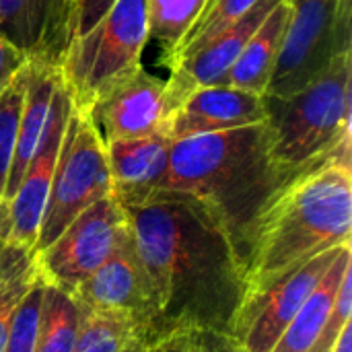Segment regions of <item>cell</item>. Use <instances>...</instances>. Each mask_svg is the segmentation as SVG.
<instances>
[{"label": "cell", "mask_w": 352, "mask_h": 352, "mask_svg": "<svg viewBox=\"0 0 352 352\" xmlns=\"http://www.w3.org/2000/svg\"><path fill=\"white\" fill-rule=\"evenodd\" d=\"M122 208L155 295L159 334L229 338L248 293L245 268L210 210L179 192H151Z\"/></svg>", "instance_id": "cell-1"}, {"label": "cell", "mask_w": 352, "mask_h": 352, "mask_svg": "<svg viewBox=\"0 0 352 352\" xmlns=\"http://www.w3.org/2000/svg\"><path fill=\"white\" fill-rule=\"evenodd\" d=\"M297 175L272 159L264 122L171 142L153 192H179L202 202L245 268L260 219Z\"/></svg>", "instance_id": "cell-2"}, {"label": "cell", "mask_w": 352, "mask_h": 352, "mask_svg": "<svg viewBox=\"0 0 352 352\" xmlns=\"http://www.w3.org/2000/svg\"><path fill=\"white\" fill-rule=\"evenodd\" d=\"M351 235V161L332 159L303 171L260 219L245 266L248 293L272 285L322 252L349 245Z\"/></svg>", "instance_id": "cell-3"}, {"label": "cell", "mask_w": 352, "mask_h": 352, "mask_svg": "<svg viewBox=\"0 0 352 352\" xmlns=\"http://www.w3.org/2000/svg\"><path fill=\"white\" fill-rule=\"evenodd\" d=\"M352 50L287 99L264 97L272 159L303 173L332 159L351 161Z\"/></svg>", "instance_id": "cell-4"}, {"label": "cell", "mask_w": 352, "mask_h": 352, "mask_svg": "<svg viewBox=\"0 0 352 352\" xmlns=\"http://www.w3.org/2000/svg\"><path fill=\"white\" fill-rule=\"evenodd\" d=\"M148 39L146 0H113L60 58V78L72 107L87 113L107 85L140 64Z\"/></svg>", "instance_id": "cell-5"}, {"label": "cell", "mask_w": 352, "mask_h": 352, "mask_svg": "<svg viewBox=\"0 0 352 352\" xmlns=\"http://www.w3.org/2000/svg\"><path fill=\"white\" fill-rule=\"evenodd\" d=\"M105 196H111L105 140L93 120L72 107L33 254L47 248L82 210Z\"/></svg>", "instance_id": "cell-6"}, {"label": "cell", "mask_w": 352, "mask_h": 352, "mask_svg": "<svg viewBox=\"0 0 352 352\" xmlns=\"http://www.w3.org/2000/svg\"><path fill=\"white\" fill-rule=\"evenodd\" d=\"M293 12L264 97L287 99L352 50V0H291Z\"/></svg>", "instance_id": "cell-7"}, {"label": "cell", "mask_w": 352, "mask_h": 352, "mask_svg": "<svg viewBox=\"0 0 352 352\" xmlns=\"http://www.w3.org/2000/svg\"><path fill=\"white\" fill-rule=\"evenodd\" d=\"M128 217L113 196L82 210L47 248L33 254L45 285L74 293L111 254Z\"/></svg>", "instance_id": "cell-8"}, {"label": "cell", "mask_w": 352, "mask_h": 352, "mask_svg": "<svg viewBox=\"0 0 352 352\" xmlns=\"http://www.w3.org/2000/svg\"><path fill=\"white\" fill-rule=\"evenodd\" d=\"M344 248L322 252L272 285L248 293L233 322L231 342L241 352H272L287 326Z\"/></svg>", "instance_id": "cell-9"}, {"label": "cell", "mask_w": 352, "mask_h": 352, "mask_svg": "<svg viewBox=\"0 0 352 352\" xmlns=\"http://www.w3.org/2000/svg\"><path fill=\"white\" fill-rule=\"evenodd\" d=\"M70 111H72V99L60 78L41 142L29 167L25 169V175L14 196L4 206H0V241H8L29 252H35L41 219L47 204L50 184H52L56 159L60 153V144Z\"/></svg>", "instance_id": "cell-10"}, {"label": "cell", "mask_w": 352, "mask_h": 352, "mask_svg": "<svg viewBox=\"0 0 352 352\" xmlns=\"http://www.w3.org/2000/svg\"><path fill=\"white\" fill-rule=\"evenodd\" d=\"M72 295L85 309L126 314L144 334L161 338L155 295L130 225L120 235L109 258Z\"/></svg>", "instance_id": "cell-11"}, {"label": "cell", "mask_w": 352, "mask_h": 352, "mask_svg": "<svg viewBox=\"0 0 352 352\" xmlns=\"http://www.w3.org/2000/svg\"><path fill=\"white\" fill-rule=\"evenodd\" d=\"M87 116L93 120L103 140L167 134V80L138 64L107 85Z\"/></svg>", "instance_id": "cell-12"}, {"label": "cell", "mask_w": 352, "mask_h": 352, "mask_svg": "<svg viewBox=\"0 0 352 352\" xmlns=\"http://www.w3.org/2000/svg\"><path fill=\"white\" fill-rule=\"evenodd\" d=\"M266 122V103L262 95L227 85L194 89L169 116L167 136L171 142L248 128Z\"/></svg>", "instance_id": "cell-13"}, {"label": "cell", "mask_w": 352, "mask_h": 352, "mask_svg": "<svg viewBox=\"0 0 352 352\" xmlns=\"http://www.w3.org/2000/svg\"><path fill=\"white\" fill-rule=\"evenodd\" d=\"M169 148L167 134L105 140L111 196L122 206H132L148 196L167 167Z\"/></svg>", "instance_id": "cell-14"}, {"label": "cell", "mask_w": 352, "mask_h": 352, "mask_svg": "<svg viewBox=\"0 0 352 352\" xmlns=\"http://www.w3.org/2000/svg\"><path fill=\"white\" fill-rule=\"evenodd\" d=\"M58 82H60V66L58 64H52L45 60H35V58L29 60L27 80H25V97H23L19 128H16V144H14L12 165H10L8 177H6L4 196H2L0 206H4L14 196V192L25 175V169L29 167V163L41 142Z\"/></svg>", "instance_id": "cell-15"}, {"label": "cell", "mask_w": 352, "mask_h": 352, "mask_svg": "<svg viewBox=\"0 0 352 352\" xmlns=\"http://www.w3.org/2000/svg\"><path fill=\"white\" fill-rule=\"evenodd\" d=\"M291 12H293L291 0H278L272 6V10L262 21V25L245 41L241 54L237 56L231 70L227 72L223 85L264 97L278 60V52L291 21Z\"/></svg>", "instance_id": "cell-16"}, {"label": "cell", "mask_w": 352, "mask_h": 352, "mask_svg": "<svg viewBox=\"0 0 352 352\" xmlns=\"http://www.w3.org/2000/svg\"><path fill=\"white\" fill-rule=\"evenodd\" d=\"M0 35L29 58L58 64V0H0Z\"/></svg>", "instance_id": "cell-17"}, {"label": "cell", "mask_w": 352, "mask_h": 352, "mask_svg": "<svg viewBox=\"0 0 352 352\" xmlns=\"http://www.w3.org/2000/svg\"><path fill=\"white\" fill-rule=\"evenodd\" d=\"M352 268V252L351 245H346L336 262L330 266V270L324 274V278L318 283V287L311 291L307 301L301 305L293 322L287 326L278 342L274 344L272 352H307L314 340L318 338L320 330L324 328L336 295L340 291L344 274Z\"/></svg>", "instance_id": "cell-18"}, {"label": "cell", "mask_w": 352, "mask_h": 352, "mask_svg": "<svg viewBox=\"0 0 352 352\" xmlns=\"http://www.w3.org/2000/svg\"><path fill=\"white\" fill-rule=\"evenodd\" d=\"M204 6L206 0H146L148 35L157 39L161 47L159 64L167 70Z\"/></svg>", "instance_id": "cell-19"}, {"label": "cell", "mask_w": 352, "mask_h": 352, "mask_svg": "<svg viewBox=\"0 0 352 352\" xmlns=\"http://www.w3.org/2000/svg\"><path fill=\"white\" fill-rule=\"evenodd\" d=\"M82 320V307L74 295L45 285L41 322L35 352H72Z\"/></svg>", "instance_id": "cell-20"}, {"label": "cell", "mask_w": 352, "mask_h": 352, "mask_svg": "<svg viewBox=\"0 0 352 352\" xmlns=\"http://www.w3.org/2000/svg\"><path fill=\"white\" fill-rule=\"evenodd\" d=\"M37 278L39 272L33 252L0 241V352H4L10 322L19 303Z\"/></svg>", "instance_id": "cell-21"}, {"label": "cell", "mask_w": 352, "mask_h": 352, "mask_svg": "<svg viewBox=\"0 0 352 352\" xmlns=\"http://www.w3.org/2000/svg\"><path fill=\"white\" fill-rule=\"evenodd\" d=\"M136 334L144 332L126 314L82 307L78 338L72 352H122Z\"/></svg>", "instance_id": "cell-22"}, {"label": "cell", "mask_w": 352, "mask_h": 352, "mask_svg": "<svg viewBox=\"0 0 352 352\" xmlns=\"http://www.w3.org/2000/svg\"><path fill=\"white\" fill-rule=\"evenodd\" d=\"M260 0H206V6L202 8L200 16L196 19V23L192 25V29L186 33V37L182 41V47H179L177 56L173 60V64L186 52L194 50L196 45L204 43L206 39L219 35L227 27H231L233 23H237Z\"/></svg>", "instance_id": "cell-23"}, {"label": "cell", "mask_w": 352, "mask_h": 352, "mask_svg": "<svg viewBox=\"0 0 352 352\" xmlns=\"http://www.w3.org/2000/svg\"><path fill=\"white\" fill-rule=\"evenodd\" d=\"M25 80H27V66L0 95V204L4 196L6 177L12 165V155H14L19 116H21L23 97H25Z\"/></svg>", "instance_id": "cell-24"}, {"label": "cell", "mask_w": 352, "mask_h": 352, "mask_svg": "<svg viewBox=\"0 0 352 352\" xmlns=\"http://www.w3.org/2000/svg\"><path fill=\"white\" fill-rule=\"evenodd\" d=\"M43 289H45V283L39 276L33 283V287L27 291L23 301L19 303L10 322L4 352H35L37 336H39V322H41Z\"/></svg>", "instance_id": "cell-25"}, {"label": "cell", "mask_w": 352, "mask_h": 352, "mask_svg": "<svg viewBox=\"0 0 352 352\" xmlns=\"http://www.w3.org/2000/svg\"><path fill=\"white\" fill-rule=\"evenodd\" d=\"M113 0H58V54L62 58L68 43L89 31ZM60 64V62H58Z\"/></svg>", "instance_id": "cell-26"}, {"label": "cell", "mask_w": 352, "mask_h": 352, "mask_svg": "<svg viewBox=\"0 0 352 352\" xmlns=\"http://www.w3.org/2000/svg\"><path fill=\"white\" fill-rule=\"evenodd\" d=\"M352 268L344 274L342 278V285H340V291L336 295V301H334V307L324 324V328L320 330L318 338L314 340V344L309 346L307 352H334L340 336H342V330L346 328V324L351 322V311H352Z\"/></svg>", "instance_id": "cell-27"}, {"label": "cell", "mask_w": 352, "mask_h": 352, "mask_svg": "<svg viewBox=\"0 0 352 352\" xmlns=\"http://www.w3.org/2000/svg\"><path fill=\"white\" fill-rule=\"evenodd\" d=\"M29 60L31 58L23 50H19L12 41L0 35V95L23 72Z\"/></svg>", "instance_id": "cell-28"}, {"label": "cell", "mask_w": 352, "mask_h": 352, "mask_svg": "<svg viewBox=\"0 0 352 352\" xmlns=\"http://www.w3.org/2000/svg\"><path fill=\"white\" fill-rule=\"evenodd\" d=\"M334 352H352V322H349L346 328L342 330V336H340Z\"/></svg>", "instance_id": "cell-29"}, {"label": "cell", "mask_w": 352, "mask_h": 352, "mask_svg": "<svg viewBox=\"0 0 352 352\" xmlns=\"http://www.w3.org/2000/svg\"><path fill=\"white\" fill-rule=\"evenodd\" d=\"M229 352H241V351H239V349H237V346L233 344V346H231V351H229Z\"/></svg>", "instance_id": "cell-30"}]
</instances>
